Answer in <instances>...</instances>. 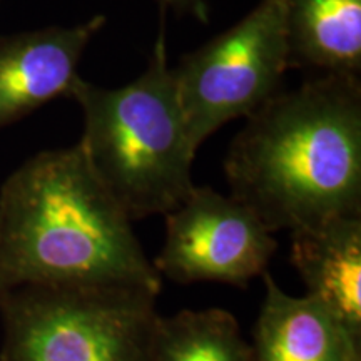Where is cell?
<instances>
[{
  "label": "cell",
  "instance_id": "1",
  "mask_svg": "<svg viewBox=\"0 0 361 361\" xmlns=\"http://www.w3.org/2000/svg\"><path fill=\"white\" fill-rule=\"evenodd\" d=\"M162 278L79 144L27 159L0 188V295L19 288H134Z\"/></svg>",
  "mask_w": 361,
  "mask_h": 361
},
{
  "label": "cell",
  "instance_id": "2",
  "mask_svg": "<svg viewBox=\"0 0 361 361\" xmlns=\"http://www.w3.org/2000/svg\"><path fill=\"white\" fill-rule=\"evenodd\" d=\"M229 194L271 233L361 213V80L318 75L246 117L224 161Z\"/></svg>",
  "mask_w": 361,
  "mask_h": 361
},
{
  "label": "cell",
  "instance_id": "3",
  "mask_svg": "<svg viewBox=\"0 0 361 361\" xmlns=\"http://www.w3.org/2000/svg\"><path fill=\"white\" fill-rule=\"evenodd\" d=\"M69 97L84 117L79 147L130 221L166 216L186 200L197 147L168 62L164 27L137 79L107 89L79 75Z\"/></svg>",
  "mask_w": 361,
  "mask_h": 361
},
{
  "label": "cell",
  "instance_id": "4",
  "mask_svg": "<svg viewBox=\"0 0 361 361\" xmlns=\"http://www.w3.org/2000/svg\"><path fill=\"white\" fill-rule=\"evenodd\" d=\"M156 298L134 288L4 293L0 361H152Z\"/></svg>",
  "mask_w": 361,
  "mask_h": 361
},
{
  "label": "cell",
  "instance_id": "5",
  "mask_svg": "<svg viewBox=\"0 0 361 361\" xmlns=\"http://www.w3.org/2000/svg\"><path fill=\"white\" fill-rule=\"evenodd\" d=\"M286 2L259 0L241 20L173 67L197 149L229 121L252 114L281 90L284 74L291 69L284 27Z\"/></svg>",
  "mask_w": 361,
  "mask_h": 361
},
{
  "label": "cell",
  "instance_id": "6",
  "mask_svg": "<svg viewBox=\"0 0 361 361\" xmlns=\"http://www.w3.org/2000/svg\"><path fill=\"white\" fill-rule=\"evenodd\" d=\"M250 207L209 186H194L166 214V238L152 261L174 283L214 281L245 288L263 276L278 243Z\"/></svg>",
  "mask_w": 361,
  "mask_h": 361
},
{
  "label": "cell",
  "instance_id": "7",
  "mask_svg": "<svg viewBox=\"0 0 361 361\" xmlns=\"http://www.w3.org/2000/svg\"><path fill=\"white\" fill-rule=\"evenodd\" d=\"M104 25L106 17L99 13L82 24L45 27L0 40V128L54 99L69 97L80 59Z\"/></svg>",
  "mask_w": 361,
  "mask_h": 361
},
{
  "label": "cell",
  "instance_id": "8",
  "mask_svg": "<svg viewBox=\"0 0 361 361\" xmlns=\"http://www.w3.org/2000/svg\"><path fill=\"white\" fill-rule=\"evenodd\" d=\"M291 263L313 298L361 345V213L291 233Z\"/></svg>",
  "mask_w": 361,
  "mask_h": 361
},
{
  "label": "cell",
  "instance_id": "9",
  "mask_svg": "<svg viewBox=\"0 0 361 361\" xmlns=\"http://www.w3.org/2000/svg\"><path fill=\"white\" fill-rule=\"evenodd\" d=\"M252 361H361V345L310 296L284 293L266 271Z\"/></svg>",
  "mask_w": 361,
  "mask_h": 361
},
{
  "label": "cell",
  "instance_id": "10",
  "mask_svg": "<svg viewBox=\"0 0 361 361\" xmlns=\"http://www.w3.org/2000/svg\"><path fill=\"white\" fill-rule=\"evenodd\" d=\"M284 27L290 67L360 78L361 0H288Z\"/></svg>",
  "mask_w": 361,
  "mask_h": 361
},
{
  "label": "cell",
  "instance_id": "11",
  "mask_svg": "<svg viewBox=\"0 0 361 361\" xmlns=\"http://www.w3.org/2000/svg\"><path fill=\"white\" fill-rule=\"evenodd\" d=\"M152 361H252L238 319L221 308L159 316Z\"/></svg>",
  "mask_w": 361,
  "mask_h": 361
},
{
  "label": "cell",
  "instance_id": "12",
  "mask_svg": "<svg viewBox=\"0 0 361 361\" xmlns=\"http://www.w3.org/2000/svg\"><path fill=\"white\" fill-rule=\"evenodd\" d=\"M161 12H176L178 16H189L201 24L211 19V8L207 0H154Z\"/></svg>",
  "mask_w": 361,
  "mask_h": 361
}]
</instances>
